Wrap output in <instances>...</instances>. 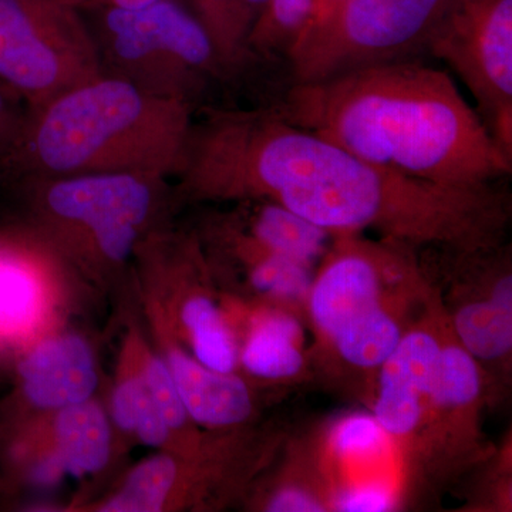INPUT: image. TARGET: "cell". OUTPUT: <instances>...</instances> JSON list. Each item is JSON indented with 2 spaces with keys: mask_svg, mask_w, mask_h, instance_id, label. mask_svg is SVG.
Listing matches in <instances>:
<instances>
[{
  "mask_svg": "<svg viewBox=\"0 0 512 512\" xmlns=\"http://www.w3.org/2000/svg\"><path fill=\"white\" fill-rule=\"evenodd\" d=\"M305 319L265 305L252 316L238 362L255 379L276 384L313 382Z\"/></svg>",
  "mask_w": 512,
  "mask_h": 512,
  "instance_id": "obj_13",
  "label": "cell"
},
{
  "mask_svg": "<svg viewBox=\"0 0 512 512\" xmlns=\"http://www.w3.org/2000/svg\"><path fill=\"white\" fill-rule=\"evenodd\" d=\"M158 0H92L93 5H100L106 9L138 10L154 5Z\"/></svg>",
  "mask_w": 512,
  "mask_h": 512,
  "instance_id": "obj_29",
  "label": "cell"
},
{
  "mask_svg": "<svg viewBox=\"0 0 512 512\" xmlns=\"http://www.w3.org/2000/svg\"><path fill=\"white\" fill-rule=\"evenodd\" d=\"M446 323L437 293L377 372L370 407L399 457L400 488L426 427Z\"/></svg>",
  "mask_w": 512,
  "mask_h": 512,
  "instance_id": "obj_10",
  "label": "cell"
},
{
  "mask_svg": "<svg viewBox=\"0 0 512 512\" xmlns=\"http://www.w3.org/2000/svg\"><path fill=\"white\" fill-rule=\"evenodd\" d=\"M96 40L70 0H0V83L33 110L101 76Z\"/></svg>",
  "mask_w": 512,
  "mask_h": 512,
  "instance_id": "obj_5",
  "label": "cell"
},
{
  "mask_svg": "<svg viewBox=\"0 0 512 512\" xmlns=\"http://www.w3.org/2000/svg\"><path fill=\"white\" fill-rule=\"evenodd\" d=\"M490 400L494 397L484 370L458 343L447 319L429 416L412 471L402 484L403 504L417 488L446 483L484 460L481 420Z\"/></svg>",
  "mask_w": 512,
  "mask_h": 512,
  "instance_id": "obj_7",
  "label": "cell"
},
{
  "mask_svg": "<svg viewBox=\"0 0 512 512\" xmlns=\"http://www.w3.org/2000/svg\"><path fill=\"white\" fill-rule=\"evenodd\" d=\"M427 55L466 84L484 126L512 158V0H454Z\"/></svg>",
  "mask_w": 512,
  "mask_h": 512,
  "instance_id": "obj_6",
  "label": "cell"
},
{
  "mask_svg": "<svg viewBox=\"0 0 512 512\" xmlns=\"http://www.w3.org/2000/svg\"><path fill=\"white\" fill-rule=\"evenodd\" d=\"M342 0H269L248 39L252 56L286 60Z\"/></svg>",
  "mask_w": 512,
  "mask_h": 512,
  "instance_id": "obj_17",
  "label": "cell"
},
{
  "mask_svg": "<svg viewBox=\"0 0 512 512\" xmlns=\"http://www.w3.org/2000/svg\"><path fill=\"white\" fill-rule=\"evenodd\" d=\"M137 436L147 446H163L165 440L168 439L167 423L161 416L157 404L154 403L153 397L148 392L144 377H138L137 387V413L136 426H134Z\"/></svg>",
  "mask_w": 512,
  "mask_h": 512,
  "instance_id": "obj_25",
  "label": "cell"
},
{
  "mask_svg": "<svg viewBox=\"0 0 512 512\" xmlns=\"http://www.w3.org/2000/svg\"><path fill=\"white\" fill-rule=\"evenodd\" d=\"M214 241L244 264L248 284L268 305L299 313L305 319L306 301L316 268L269 251L254 241L231 215L218 218Z\"/></svg>",
  "mask_w": 512,
  "mask_h": 512,
  "instance_id": "obj_14",
  "label": "cell"
},
{
  "mask_svg": "<svg viewBox=\"0 0 512 512\" xmlns=\"http://www.w3.org/2000/svg\"><path fill=\"white\" fill-rule=\"evenodd\" d=\"M144 382L148 387L154 403L157 404L161 416L167 423L168 429H181L187 423L188 413L185 410L183 400L175 386L174 377L171 375L167 362L151 357L148 359L144 370Z\"/></svg>",
  "mask_w": 512,
  "mask_h": 512,
  "instance_id": "obj_24",
  "label": "cell"
},
{
  "mask_svg": "<svg viewBox=\"0 0 512 512\" xmlns=\"http://www.w3.org/2000/svg\"><path fill=\"white\" fill-rule=\"evenodd\" d=\"M165 362L192 420L212 429H227L254 417L251 390L235 372H215L178 349H171Z\"/></svg>",
  "mask_w": 512,
  "mask_h": 512,
  "instance_id": "obj_15",
  "label": "cell"
},
{
  "mask_svg": "<svg viewBox=\"0 0 512 512\" xmlns=\"http://www.w3.org/2000/svg\"><path fill=\"white\" fill-rule=\"evenodd\" d=\"M238 202V210L231 215L249 237L275 254L318 268L332 244L333 235L303 220L278 202Z\"/></svg>",
  "mask_w": 512,
  "mask_h": 512,
  "instance_id": "obj_16",
  "label": "cell"
},
{
  "mask_svg": "<svg viewBox=\"0 0 512 512\" xmlns=\"http://www.w3.org/2000/svg\"><path fill=\"white\" fill-rule=\"evenodd\" d=\"M454 0H342L288 56L291 83L421 59Z\"/></svg>",
  "mask_w": 512,
  "mask_h": 512,
  "instance_id": "obj_4",
  "label": "cell"
},
{
  "mask_svg": "<svg viewBox=\"0 0 512 512\" xmlns=\"http://www.w3.org/2000/svg\"><path fill=\"white\" fill-rule=\"evenodd\" d=\"M161 178L138 174H82L43 178L45 217L67 238L113 262L126 261L154 205Z\"/></svg>",
  "mask_w": 512,
  "mask_h": 512,
  "instance_id": "obj_9",
  "label": "cell"
},
{
  "mask_svg": "<svg viewBox=\"0 0 512 512\" xmlns=\"http://www.w3.org/2000/svg\"><path fill=\"white\" fill-rule=\"evenodd\" d=\"M15 99L19 97L0 83V154L12 144L25 121L19 116Z\"/></svg>",
  "mask_w": 512,
  "mask_h": 512,
  "instance_id": "obj_27",
  "label": "cell"
},
{
  "mask_svg": "<svg viewBox=\"0 0 512 512\" xmlns=\"http://www.w3.org/2000/svg\"><path fill=\"white\" fill-rule=\"evenodd\" d=\"M19 390L39 409H63L90 399L97 384L89 345L66 335L37 346L19 362Z\"/></svg>",
  "mask_w": 512,
  "mask_h": 512,
  "instance_id": "obj_12",
  "label": "cell"
},
{
  "mask_svg": "<svg viewBox=\"0 0 512 512\" xmlns=\"http://www.w3.org/2000/svg\"><path fill=\"white\" fill-rule=\"evenodd\" d=\"M403 507L402 490L393 478H370L340 485L330 495V511L384 512Z\"/></svg>",
  "mask_w": 512,
  "mask_h": 512,
  "instance_id": "obj_23",
  "label": "cell"
},
{
  "mask_svg": "<svg viewBox=\"0 0 512 512\" xmlns=\"http://www.w3.org/2000/svg\"><path fill=\"white\" fill-rule=\"evenodd\" d=\"M178 477L174 458L157 456L144 461L128 476L119 493L101 505L106 512H154L163 508Z\"/></svg>",
  "mask_w": 512,
  "mask_h": 512,
  "instance_id": "obj_21",
  "label": "cell"
},
{
  "mask_svg": "<svg viewBox=\"0 0 512 512\" xmlns=\"http://www.w3.org/2000/svg\"><path fill=\"white\" fill-rule=\"evenodd\" d=\"M192 13L210 35L222 64L242 66L249 57V32L235 0H190Z\"/></svg>",
  "mask_w": 512,
  "mask_h": 512,
  "instance_id": "obj_22",
  "label": "cell"
},
{
  "mask_svg": "<svg viewBox=\"0 0 512 512\" xmlns=\"http://www.w3.org/2000/svg\"><path fill=\"white\" fill-rule=\"evenodd\" d=\"M235 2H237L242 22H244L245 28H247L249 35H251V30L254 28L256 20L264 12L269 0H235Z\"/></svg>",
  "mask_w": 512,
  "mask_h": 512,
  "instance_id": "obj_28",
  "label": "cell"
},
{
  "mask_svg": "<svg viewBox=\"0 0 512 512\" xmlns=\"http://www.w3.org/2000/svg\"><path fill=\"white\" fill-rule=\"evenodd\" d=\"M55 434L56 457L64 471L96 473L107 463L110 429L96 403L86 400L60 409Z\"/></svg>",
  "mask_w": 512,
  "mask_h": 512,
  "instance_id": "obj_18",
  "label": "cell"
},
{
  "mask_svg": "<svg viewBox=\"0 0 512 512\" xmlns=\"http://www.w3.org/2000/svg\"><path fill=\"white\" fill-rule=\"evenodd\" d=\"M195 200H271L330 235L375 232L417 251L476 254L505 244L510 195L394 173L292 126L271 106L207 110L181 173Z\"/></svg>",
  "mask_w": 512,
  "mask_h": 512,
  "instance_id": "obj_1",
  "label": "cell"
},
{
  "mask_svg": "<svg viewBox=\"0 0 512 512\" xmlns=\"http://www.w3.org/2000/svg\"><path fill=\"white\" fill-rule=\"evenodd\" d=\"M70 2H73L74 5L79 6L82 2H89L92 3V0H70Z\"/></svg>",
  "mask_w": 512,
  "mask_h": 512,
  "instance_id": "obj_30",
  "label": "cell"
},
{
  "mask_svg": "<svg viewBox=\"0 0 512 512\" xmlns=\"http://www.w3.org/2000/svg\"><path fill=\"white\" fill-rule=\"evenodd\" d=\"M33 111L0 163L42 177L180 174L194 126L191 100L106 74Z\"/></svg>",
  "mask_w": 512,
  "mask_h": 512,
  "instance_id": "obj_3",
  "label": "cell"
},
{
  "mask_svg": "<svg viewBox=\"0 0 512 512\" xmlns=\"http://www.w3.org/2000/svg\"><path fill=\"white\" fill-rule=\"evenodd\" d=\"M456 268V285L444 305L448 325L458 343L477 360L490 382L493 396L498 380H507L511 370L512 311L488 298L481 279L480 252L450 255Z\"/></svg>",
  "mask_w": 512,
  "mask_h": 512,
  "instance_id": "obj_11",
  "label": "cell"
},
{
  "mask_svg": "<svg viewBox=\"0 0 512 512\" xmlns=\"http://www.w3.org/2000/svg\"><path fill=\"white\" fill-rule=\"evenodd\" d=\"M18 245V239L0 235V349L22 339L39 312V284Z\"/></svg>",
  "mask_w": 512,
  "mask_h": 512,
  "instance_id": "obj_19",
  "label": "cell"
},
{
  "mask_svg": "<svg viewBox=\"0 0 512 512\" xmlns=\"http://www.w3.org/2000/svg\"><path fill=\"white\" fill-rule=\"evenodd\" d=\"M104 28L114 57L143 74L138 84L154 92L191 100L202 76L224 67L200 20L174 0L138 10L106 9Z\"/></svg>",
  "mask_w": 512,
  "mask_h": 512,
  "instance_id": "obj_8",
  "label": "cell"
},
{
  "mask_svg": "<svg viewBox=\"0 0 512 512\" xmlns=\"http://www.w3.org/2000/svg\"><path fill=\"white\" fill-rule=\"evenodd\" d=\"M181 318L190 333L195 359L215 372L234 373L239 349L215 302L205 295L191 296L184 303Z\"/></svg>",
  "mask_w": 512,
  "mask_h": 512,
  "instance_id": "obj_20",
  "label": "cell"
},
{
  "mask_svg": "<svg viewBox=\"0 0 512 512\" xmlns=\"http://www.w3.org/2000/svg\"><path fill=\"white\" fill-rule=\"evenodd\" d=\"M272 109L386 170L450 187H484L512 173L450 74L421 59L291 83Z\"/></svg>",
  "mask_w": 512,
  "mask_h": 512,
  "instance_id": "obj_2",
  "label": "cell"
},
{
  "mask_svg": "<svg viewBox=\"0 0 512 512\" xmlns=\"http://www.w3.org/2000/svg\"><path fill=\"white\" fill-rule=\"evenodd\" d=\"M138 377L119 384L113 396V416L121 429L134 431L137 413Z\"/></svg>",
  "mask_w": 512,
  "mask_h": 512,
  "instance_id": "obj_26",
  "label": "cell"
}]
</instances>
